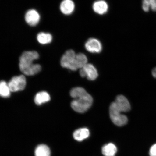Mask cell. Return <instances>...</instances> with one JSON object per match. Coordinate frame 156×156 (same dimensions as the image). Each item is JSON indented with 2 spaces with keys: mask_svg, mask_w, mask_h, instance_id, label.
I'll return each instance as SVG.
<instances>
[{
  "mask_svg": "<svg viewBox=\"0 0 156 156\" xmlns=\"http://www.w3.org/2000/svg\"><path fill=\"white\" fill-rule=\"evenodd\" d=\"M39 57V54L36 51L23 52L19 60V67L21 71L28 76L34 75L39 73L41 69V66L33 63V62L37 59Z\"/></svg>",
  "mask_w": 156,
  "mask_h": 156,
  "instance_id": "2",
  "label": "cell"
},
{
  "mask_svg": "<svg viewBox=\"0 0 156 156\" xmlns=\"http://www.w3.org/2000/svg\"><path fill=\"white\" fill-rule=\"evenodd\" d=\"M142 9L145 12H148L151 9L156 11V0H142Z\"/></svg>",
  "mask_w": 156,
  "mask_h": 156,
  "instance_id": "16",
  "label": "cell"
},
{
  "mask_svg": "<svg viewBox=\"0 0 156 156\" xmlns=\"http://www.w3.org/2000/svg\"><path fill=\"white\" fill-rule=\"evenodd\" d=\"M82 77H87L89 80H94L98 77L97 70L93 64H87L80 71Z\"/></svg>",
  "mask_w": 156,
  "mask_h": 156,
  "instance_id": "6",
  "label": "cell"
},
{
  "mask_svg": "<svg viewBox=\"0 0 156 156\" xmlns=\"http://www.w3.org/2000/svg\"><path fill=\"white\" fill-rule=\"evenodd\" d=\"M85 47L88 51L92 53H99L102 51V46L100 41L98 39L91 38L86 42Z\"/></svg>",
  "mask_w": 156,
  "mask_h": 156,
  "instance_id": "7",
  "label": "cell"
},
{
  "mask_svg": "<svg viewBox=\"0 0 156 156\" xmlns=\"http://www.w3.org/2000/svg\"><path fill=\"white\" fill-rule=\"evenodd\" d=\"M70 95L74 99L71 103L72 108L76 112L84 113L92 106V97L83 87L73 88L70 91Z\"/></svg>",
  "mask_w": 156,
  "mask_h": 156,
  "instance_id": "1",
  "label": "cell"
},
{
  "mask_svg": "<svg viewBox=\"0 0 156 156\" xmlns=\"http://www.w3.org/2000/svg\"><path fill=\"white\" fill-rule=\"evenodd\" d=\"M152 74L153 76L154 77L156 78V67L154 68L153 70H152Z\"/></svg>",
  "mask_w": 156,
  "mask_h": 156,
  "instance_id": "20",
  "label": "cell"
},
{
  "mask_svg": "<svg viewBox=\"0 0 156 156\" xmlns=\"http://www.w3.org/2000/svg\"><path fill=\"white\" fill-rule=\"evenodd\" d=\"M50 154L49 148L44 144L38 145L35 150V156H50Z\"/></svg>",
  "mask_w": 156,
  "mask_h": 156,
  "instance_id": "15",
  "label": "cell"
},
{
  "mask_svg": "<svg viewBox=\"0 0 156 156\" xmlns=\"http://www.w3.org/2000/svg\"><path fill=\"white\" fill-rule=\"evenodd\" d=\"M150 156H156V144L152 146L150 149Z\"/></svg>",
  "mask_w": 156,
  "mask_h": 156,
  "instance_id": "19",
  "label": "cell"
},
{
  "mask_svg": "<svg viewBox=\"0 0 156 156\" xmlns=\"http://www.w3.org/2000/svg\"><path fill=\"white\" fill-rule=\"evenodd\" d=\"M117 151L116 146L112 143L107 144L102 148V153L105 156H115Z\"/></svg>",
  "mask_w": 156,
  "mask_h": 156,
  "instance_id": "14",
  "label": "cell"
},
{
  "mask_svg": "<svg viewBox=\"0 0 156 156\" xmlns=\"http://www.w3.org/2000/svg\"><path fill=\"white\" fill-rule=\"evenodd\" d=\"M92 8L94 12L102 15L106 14L108 11L109 5L105 0H97L93 3Z\"/></svg>",
  "mask_w": 156,
  "mask_h": 156,
  "instance_id": "9",
  "label": "cell"
},
{
  "mask_svg": "<svg viewBox=\"0 0 156 156\" xmlns=\"http://www.w3.org/2000/svg\"><path fill=\"white\" fill-rule=\"evenodd\" d=\"M26 23L32 26L37 24L40 21V16L38 12L34 9L29 10L26 13L25 16Z\"/></svg>",
  "mask_w": 156,
  "mask_h": 156,
  "instance_id": "8",
  "label": "cell"
},
{
  "mask_svg": "<svg viewBox=\"0 0 156 156\" xmlns=\"http://www.w3.org/2000/svg\"><path fill=\"white\" fill-rule=\"evenodd\" d=\"M50 100V95L45 91H41L36 95L35 97L34 102L37 105H40L43 103L48 102Z\"/></svg>",
  "mask_w": 156,
  "mask_h": 156,
  "instance_id": "13",
  "label": "cell"
},
{
  "mask_svg": "<svg viewBox=\"0 0 156 156\" xmlns=\"http://www.w3.org/2000/svg\"><path fill=\"white\" fill-rule=\"evenodd\" d=\"M87 62V58L85 54L81 53L76 54L72 50H67L62 56L60 61L62 67L73 71L81 69Z\"/></svg>",
  "mask_w": 156,
  "mask_h": 156,
  "instance_id": "3",
  "label": "cell"
},
{
  "mask_svg": "<svg viewBox=\"0 0 156 156\" xmlns=\"http://www.w3.org/2000/svg\"><path fill=\"white\" fill-rule=\"evenodd\" d=\"M90 132L87 128H81L74 132L73 136L74 139L77 141H81L89 137Z\"/></svg>",
  "mask_w": 156,
  "mask_h": 156,
  "instance_id": "12",
  "label": "cell"
},
{
  "mask_svg": "<svg viewBox=\"0 0 156 156\" xmlns=\"http://www.w3.org/2000/svg\"><path fill=\"white\" fill-rule=\"evenodd\" d=\"M110 115L112 122L117 126H124L128 122L127 117L121 114V112L117 107L114 102L110 105Z\"/></svg>",
  "mask_w": 156,
  "mask_h": 156,
  "instance_id": "4",
  "label": "cell"
},
{
  "mask_svg": "<svg viewBox=\"0 0 156 156\" xmlns=\"http://www.w3.org/2000/svg\"><path fill=\"white\" fill-rule=\"evenodd\" d=\"M10 89L8 84L4 81H1L0 84V94L4 98L8 97L10 95Z\"/></svg>",
  "mask_w": 156,
  "mask_h": 156,
  "instance_id": "18",
  "label": "cell"
},
{
  "mask_svg": "<svg viewBox=\"0 0 156 156\" xmlns=\"http://www.w3.org/2000/svg\"><path fill=\"white\" fill-rule=\"evenodd\" d=\"M75 4L72 0H63L60 4V9L64 14L69 15L73 12Z\"/></svg>",
  "mask_w": 156,
  "mask_h": 156,
  "instance_id": "11",
  "label": "cell"
},
{
  "mask_svg": "<svg viewBox=\"0 0 156 156\" xmlns=\"http://www.w3.org/2000/svg\"><path fill=\"white\" fill-rule=\"evenodd\" d=\"M114 103L121 112H127L130 110V105L128 99L123 95H118Z\"/></svg>",
  "mask_w": 156,
  "mask_h": 156,
  "instance_id": "10",
  "label": "cell"
},
{
  "mask_svg": "<svg viewBox=\"0 0 156 156\" xmlns=\"http://www.w3.org/2000/svg\"><path fill=\"white\" fill-rule=\"evenodd\" d=\"M52 36L49 33L40 32L37 36V40L40 44H46L52 41Z\"/></svg>",
  "mask_w": 156,
  "mask_h": 156,
  "instance_id": "17",
  "label": "cell"
},
{
  "mask_svg": "<svg viewBox=\"0 0 156 156\" xmlns=\"http://www.w3.org/2000/svg\"><path fill=\"white\" fill-rule=\"evenodd\" d=\"M8 84L12 92L23 90L26 86V79L22 75L16 76L13 77Z\"/></svg>",
  "mask_w": 156,
  "mask_h": 156,
  "instance_id": "5",
  "label": "cell"
}]
</instances>
